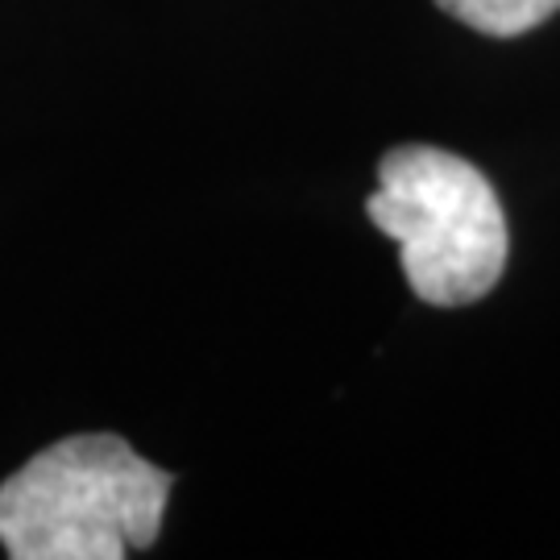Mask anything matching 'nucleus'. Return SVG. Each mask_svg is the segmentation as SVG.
Returning a JSON list of instances; mask_svg holds the SVG:
<instances>
[{
  "label": "nucleus",
  "instance_id": "f03ea898",
  "mask_svg": "<svg viewBox=\"0 0 560 560\" xmlns=\"http://www.w3.org/2000/svg\"><path fill=\"white\" fill-rule=\"evenodd\" d=\"M370 221L399 241V261L416 300L465 307L486 300L506 270V217L499 191L474 162L436 145H395L378 162Z\"/></svg>",
  "mask_w": 560,
  "mask_h": 560
},
{
  "label": "nucleus",
  "instance_id": "7ed1b4c3",
  "mask_svg": "<svg viewBox=\"0 0 560 560\" xmlns=\"http://www.w3.org/2000/svg\"><path fill=\"white\" fill-rule=\"evenodd\" d=\"M436 9L486 38H520L560 13V0H436Z\"/></svg>",
  "mask_w": 560,
  "mask_h": 560
},
{
  "label": "nucleus",
  "instance_id": "f257e3e1",
  "mask_svg": "<svg viewBox=\"0 0 560 560\" xmlns=\"http://www.w3.org/2000/svg\"><path fill=\"white\" fill-rule=\"evenodd\" d=\"M171 490L113 432L67 436L0 481V544L13 560H120L159 540Z\"/></svg>",
  "mask_w": 560,
  "mask_h": 560
}]
</instances>
